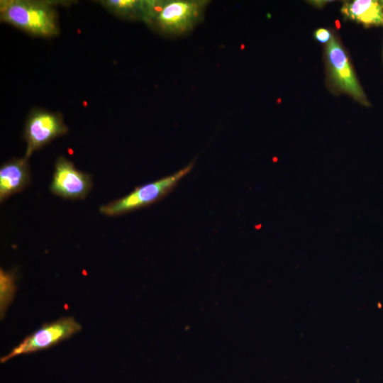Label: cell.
<instances>
[{
    "instance_id": "obj_12",
    "label": "cell",
    "mask_w": 383,
    "mask_h": 383,
    "mask_svg": "<svg viewBox=\"0 0 383 383\" xmlns=\"http://www.w3.org/2000/svg\"><path fill=\"white\" fill-rule=\"evenodd\" d=\"M315 38L318 41L324 43L329 42L332 38V35L329 30L320 28L315 32Z\"/></svg>"
},
{
    "instance_id": "obj_11",
    "label": "cell",
    "mask_w": 383,
    "mask_h": 383,
    "mask_svg": "<svg viewBox=\"0 0 383 383\" xmlns=\"http://www.w3.org/2000/svg\"><path fill=\"white\" fill-rule=\"evenodd\" d=\"M16 277L12 272L0 270V313L1 318H4L6 310L13 301L16 287Z\"/></svg>"
},
{
    "instance_id": "obj_2",
    "label": "cell",
    "mask_w": 383,
    "mask_h": 383,
    "mask_svg": "<svg viewBox=\"0 0 383 383\" xmlns=\"http://www.w3.org/2000/svg\"><path fill=\"white\" fill-rule=\"evenodd\" d=\"M0 20L31 35L52 38L60 33L54 3L36 0H1Z\"/></svg>"
},
{
    "instance_id": "obj_3",
    "label": "cell",
    "mask_w": 383,
    "mask_h": 383,
    "mask_svg": "<svg viewBox=\"0 0 383 383\" xmlns=\"http://www.w3.org/2000/svg\"><path fill=\"white\" fill-rule=\"evenodd\" d=\"M194 162L177 172L157 181L139 186L128 195L99 207V211L109 216L125 214L152 204L168 194L192 170Z\"/></svg>"
},
{
    "instance_id": "obj_7",
    "label": "cell",
    "mask_w": 383,
    "mask_h": 383,
    "mask_svg": "<svg viewBox=\"0 0 383 383\" xmlns=\"http://www.w3.org/2000/svg\"><path fill=\"white\" fill-rule=\"evenodd\" d=\"M327 57L335 84L355 99L367 104L366 97L351 69L345 52L333 37L327 45Z\"/></svg>"
},
{
    "instance_id": "obj_9",
    "label": "cell",
    "mask_w": 383,
    "mask_h": 383,
    "mask_svg": "<svg viewBox=\"0 0 383 383\" xmlns=\"http://www.w3.org/2000/svg\"><path fill=\"white\" fill-rule=\"evenodd\" d=\"M341 11L350 18L366 26L383 25L382 6L377 1L355 0L345 4Z\"/></svg>"
},
{
    "instance_id": "obj_6",
    "label": "cell",
    "mask_w": 383,
    "mask_h": 383,
    "mask_svg": "<svg viewBox=\"0 0 383 383\" xmlns=\"http://www.w3.org/2000/svg\"><path fill=\"white\" fill-rule=\"evenodd\" d=\"M92 187L91 176L77 170L72 162L63 156L55 161L50 190L67 199H82Z\"/></svg>"
},
{
    "instance_id": "obj_1",
    "label": "cell",
    "mask_w": 383,
    "mask_h": 383,
    "mask_svg": "<svg viewBox=\"0 0 383 383\" xmlns=\"http://www.w3.org/2000/svg\"><path fill=\"white\" fill-rule=\"evenodd\" d=\"M207 0H148L144 23L158 34L179 37L204 19Z\"/></svg>"
},
{
    "instance_id": "obj_4",
    "label": "cell",
    "mask_w": 383,
    "mask_h": 383,
    "mask_svg": "<svg viewBox=\"0 0 383 383\" xmlns=\"http://www.w3.org/2000/svg\"><path fill=\"white\" fill-rule=\"evenodd\" d=\"M82 330V326L72 316L58 318L42 325L26 336L11 352L1 357V363L21 355H27L45 350L69 339Z\"/></svg>"
},
{
    "instance_id": "obj_10",
    "label": "cell",
    "mask_w": 383,
    "mask_h": 383,
    "mask_svg": "<svg viewBox=\"0 0 383 383\" xmlns=\"http://www.w3.org/2000/svg\"><path fill=\"white\" fill-rule=\"evenodd\" d=\"M99 2L109 12L118 18L144 21L148 0H102Z\"/></svg>"
},
{
    "instance_id": "obj_5",
    "label": "cell",
    "mask_w": 383,
    "mask_h": 383,
    "mask_svg": "<svg viewBox=\"0 0 383 383\" xmlns=\"http://www.w3.org/2000/svg\"><path fill=\"white\" fill-rule=\"evenodd\" d=\"M68 133L61 113L35 108L28 116L23 139L26 143L25 157L29 158L35 152L55 138Z\"/></svg>"
},
{
    "instance_id": "obj_8",
    "label": "cell",
    "mask_w": 383,
    "mask_h": 383,
    "mask_svg": "<svg viewBox=\"0 0 383 383\" xmlns=\"http://www.w3.org/2000/svg\"><path fill=\"white\" fill-rule=\"evenodd\" d=\"M30 183L28 158H13L0 167V201L21 192Z\"/></svg>"
}]
</instances>
